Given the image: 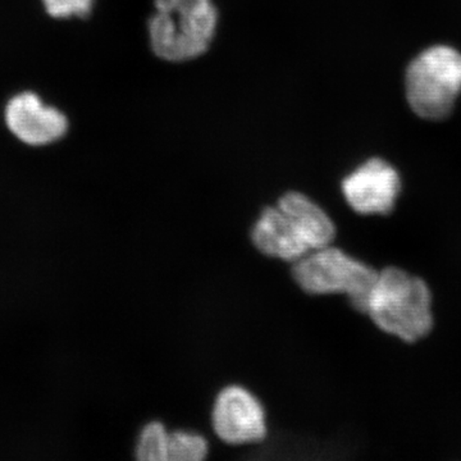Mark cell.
<instances>
[{
    "label": "cell",
    "instance_id": "cell-1",
    "mask_svg": "<svg viewBox=\"0 0 461 461\" xmlns=\"http://www.w3.org/2000/svg\"><path fill=\"white\" fill-rule=\"evenodd\" d=\"M148 21L151 50L168 62H186L208 50L217 30L213 0H154Z\"/></svg>",
    "mask_w": 461,
    "mask_h": 461
},
{
    "label": "cell",
    "instance_id": "cell-2",
    "mask_svg": "<svg viewBox=\"0 0 461 461\" xmlns=\"http://www.w3.org/2000/svg\"><path fill=\"white\" fill-rule=\"evenodd\" d=\"M432 297L417 276L390 268L379 272L366 313L375 326L406 342H415L432 329Z\"/></svg>",
    "mask_w": 461,
    "mask_h": 461
},
{
    "label": "cell",
    "instance_id": "cell-3",
    "mask_svg": "<svg viewBox=\"0 0 461 461\" xmlns=\"http://www.w3.org/2000/svg\"><path fill=\"white\" fill-rule=\"evenodd\" d=\"M293 277L311 295L345 294L355 309L366 313L369 297L379 272L341 249L324 247L311 251L293 263Z\"/></svg>",
    "mask_w": 461,
    "mask_h": 461
},
{
    "label": "cell",
    "instance_id": "cell-4",
    "mask_svg": "<svg viewBox=\"0 0 461 461\" xmlns=\"http://www.w3.org/2000/svg\"><path fill=\"white\" fill-rule=\"evenodd\" d=\"M405 85L415 113L426 120H442L461 93V54L445 45L424 50L409 66Z\"/></svg>",
    "mask_w": 461,
    "mask_h": 461
},
{
    "label": "cell",
    "instance_id": "cell-5",
    "mask_svg": "<svg viewBox=\"0 0 461 461\" xmlns=\"http://www.w3.org/2000/svg\"><path fill=\"white\" fill-rule=\"evenodd\" d=\"M212 426L218 438L229 445L256 444L266 438L267 414L263 403L248 388L230 384L215 397Z\"/></svg>",
    "mask_w": 461,
    "mask_h": 461
},
{
    "label": "cell",
    "instance_id": "cell-6",
    "mask_svg": "<svg viewBox=\"0 0 461 461\" xmlns=\"http://www.w3.org/2000/svg\"><path fill=\"white\" fill-rule=\"evenodd\" d=\"M399 173L384 160H368L342 181L346 202L360 214H388L400 193Z\"/></svg>",
    "mask_w": 461,
    "mask_h": 461
},
{
    "label": "cell",
    "instance_id": "cell-7",
    "mask_svg": "<svg viewBox=\"0 0 461 461\" xmlns=\"http://www.w3.org/2000/svg\"><path fill=\"white\" fill-rule=\"evenodd\" d=\"M5 123L18 140L32 147L51 144L65 136L68 121L59 109L45 105L35 93L18 94L5 107Z\"/></svg>",
    "mask_w": 461,
    "mask_h": 461
},
{
    "label": "cell",
    "instance_id": "cell-8",
    "mask_svg": "<svg viewBox=\"0 0 461 461\" xmlns=\"http://www.w3.org/2000/svg\"><path fill=\"white\" fill-rule=\"evenodd\" d=\"M251 241L264 256L295 263L311 253L299 230L277 205L263 209L251 229Z\"/></svg>",
    "mask_w": 461,
    "mask_h": 461
},
{
    "label": "cell",
    "instance_id": "cell-9",
    "mask_svg": "<svg viewBox=\"0 0 461 461\" xmlns=\"http://www.w3.org/2000/svg\"><path fill=\"white\" fill-rule=\"evenodd\" d=\"M276 205L290 218L311 251L332 244L336 238L335 223L304 194L290 191L282 195Z\"/></svg>",
    "mask_w": 461,
    "mask_h": 461
},
{
    "label": "cell",
    "instance_id": "cell-10",
    "mask_svg": "<svg viewBox=\"0 0 461 461\" xmlns=\"http://www.w3.org/2000/svg\"><path fill=\"white\" fill-rule=\"evenodd\" d=\"M169 430L162 421L145 424L135 446L136 459L140 461H168Z\"/></svg>",
    "mask_w": 461,
    "mask_h": 461
},
{
    "label": "cell",
    "instance_id": "cell-11",
    "mask_svg": "<svg viewBox=\"0 0 461 461\" xmlns=\"http://www.w3.org/2000/svg\"><path fill=\"white\" fill-rule=\"evenodd\" d=\"M208 441L191 430H172L168 439V461H202L208 456Z\"/></svg>",
    "mask_w": 461,
    "mask_h": 461
},
{
    "label": "cell",
    "instance_id": "cell-12",
    "mask_svg": "<svg viewBox=\"0 0 461 461\" xmlns=\"http://www.w3.org/2000/svg\"><path fill=\"white\" fill-rule=\"evenodd\" d=\"M45 11L54 18L86 17L94 0H42Z\"/></svg>",
    "mask_w": 461,
    "mask_h": 461
}]
</instances>
